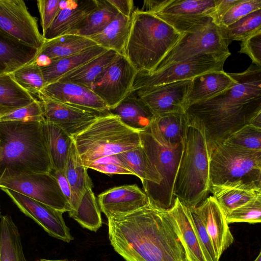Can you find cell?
Masks as SVG:
<instances>
[{
  "instance_id": "cell-1",
  "label": "cell",
  "mask_w": 261,
  "mask_h": 261,
  "mask_svg": "<svg viewBox=\"0 0 261 261\" xmlns=\"http://www.w3.org/2000/svg\"><path fill=\"white\" fill-rule=\"evenodd\" d=\"M108 220L111 244L125 261H187L166 210L149 203Z\"/></svg>"
},
{
  "instance_id": "cell-2",
  "label": "cell",
  "mask_w": 261,
  "mask_h": 261,
  "mask_svg": "<svg viewBox=\"0 0 261 261\" xmlns=\"http://www.w3.org/2000/svg\"><path fill=\"white\" fill-rule=\"evenodd\" d=\"M236 83L219 94L190 106L185 113L203 128L210 144L222 141L261 113V67L230 73Z\"/></svg>"
},
{
  "instance_id": "cell-3",
  "label": "cell",
  "mask_w": 261,
  "mask_h": 261,
  "mask_svg": "<svg viewBox=\"0 0 261 261\" xmlns=\"http://www.w3.org/2000/svg\"><path fill=\"white\" fill-rule=\"evenodd\" d=\"M42 122L0 121V177L51 171Z\"/></svg>"
},
{
  "instance_id": "cell-4",
  "label": "cell",
  "mask_w": 261,
  "mask_h": 261,
  "mask_svg": "<svg viewBox=\"0 0 261 261\" xmlns=\"http://www.w3.org/2000/svg\"><path fill=\"white\" fill-rule=\"evenodd\" d=\"M210 143L203 127L188 118L173 188L174 198L188 207L196 206L210 193Z\"/></svg>"
},
{
  "instance_id": "cell-5",
  "label": "cell",
  "mask_w": 261,
  "mask_h": 261,
  "mask_svg": "<svg viewBox=\"0 0 261 261\" xmlns=\"http://www.w3.org/2000/svg\"><path fill=\"white\" fill-rule=\"evenodd\" d=\"M183 34L154 14L136 9L124 55L138 72L151 73Z\"/></svg>"
},
{
  "instance_id": "cell-6",
  "label": "cell",
  "mask_w": 261,
  "mask_h": 261,
  "mask_svg": "<svg viewBox=\"0 0 261 261\" xmlns=\"http://www.w3.org/2000/svg\"><path fill=\"white\" fill-rule=\"evenodd\" d=\"M140 133L125 125L117 116L110 113L98 117L72 138L77 153L87 168L98 159L141 146Z\"/></svg>"
},
{
  "instance_id": "cell-7",
  "label": "cell",
  "mask_w": 261,
  "mask_h": 261,
  "mask_svg": "<svg viewBox=\"0 0 261 261\" xmlns=\"http://www.w3.org/2000/svg\"><path fill=\"white\" fill-rule=\"evenodd\" d=\"M140 134L141 144L147 158L162 179L148 197L149 203L158 208L168 210L175 199L174 185L182 156L184 140L176 145L169 144L162 137L153 120Z\"/></svg>"
},
{
  "instance_id": "cell-8",
  "label": "cell",
  "mask_w": 261,
  "mask_h": 261,
  "mask_svg": "<svg viewBox=\"0 0 261 261\" xmlns=\"http://www.w3.org/2000/svg\"><path fill=\"white\" fill-rule=\"evenodd\" d=\"M210 145L211 185L241 180L261 184V151L245 149L224 141Z\"/></svg>"
},
{
  "instance_id": "cell-9",
  "label": "cell",
  "mask_w": 261,
  "mask_h": 261,
  "mask_svg": "<svg viewBox=\"0 0 261 261\" xmlns=\"http://www.w3.org/2000/svg\"><path fill=\"white\" fill-rule=\"evenodd\" d=\"M230 43L223 27L215 23L209 17L192 31L184 34L153 72L199 55L230 56L228 47Z\"/></svg>"
},
{
  "instance_id": "cell-10",
  "label": "cell",
  "mask_w": 261,
  "mask_h": 261,
  "mask_svg": "<svg viewBox=\"0 0 261 261\" xmlns=\"http://www.w3.org/2000/svg\"><path fill=\"white\" fill-rule=\"evenodd\" d=\"M215 0H147L144 11L150 12L181 34L205 21L212 13Z\"/></svg>"
},
{
  "instance_id": "cell-11",
  "label": "cell",
  "mask_w": 261,
  "mask_h": 261,
  "mask_svg": "<svg viewBox=\"0 0 261 261\" xmlns=\"http://www.w3.org/2000/svg\"><path fill=\"white\" fill-rule=\"evenodd\" d=\"M229 55H199L150 74L137 72L130 92L165 84L191 80L202 74L223 71Z\"/></svg>"
},
{
  "instance_id": "cell-12",
  "label": "cell",
  "mask_w": 261,
  "mask_h": 261,
  "mask_svg": "<svg viewBox=\"0 0 261 261\" xmlns=\"http://www.w3.org/2000/svg\"><path fill=\"white\" fill-rule=\"evenodd\" d=\"M0 188H6L63 212L70 205L56 178L50 173L21 172L0 177Z\"/></svg>"
},
{
  "instance_id": "cell-13",
  "label": "cell",
  "mask_w": 261,
  "mask_h": 261,
  "mask_svg": "<svg viewBox=\"0 0 261 261\" xmlns=\"http://www.w3.org/2000/svg\"><path fill=\"white\" fill-rule=\"evenodd\" d=\"M0 33L39 50L44 42L38 18L31 14L22 0H0Z\"/></svg>"
},
{
  "instance_id": "cell-14",
  "label": "cell",
  "mask_w": 261,
  "mask_h": 261,
  "mask_svg": "<svg viewBox=\"0 0 261 261\" xmlns=\"http://www.w3.org/2000/svg\"><path fill=\"white\" fill-rule=\"evenodd\" d=\"M137 72L124 55H118L94 81L90 89L110 110L130 92Z\"/></svg>"
},
{
  "instance_id": "cell-15",
  "label": "cell",
  "mask_w": 261,
  "mask_h": 261,
  "mask_svg": "<svg viewBox=\"0 0 261 261\" xmlns=\"http://www.w3.org/2000/svg\"><path fill=\"white\" fill-rule=\"evenodd\" d=\"M192 79L140 89L133 92L154 117L170 113H185Z\"/></svg>"
},
{
  "instance_id": "cell-16",
  "label": "cell",
  "mask_w": 261,
  "mask_h": 261,
  "mask_svg": "<svg viewBox=\"0 0 261 261\" xmlns=\"http://www.w3.org/2000/svg\"><path fill=\"white\" fill-rule=\"evenodd\" d=\"M0 188L10 197L21 212L32 219L49 236L67 243L73 240L64 221V212L13 190Z\"/></svg>"
},
{
  "instance_id": "cell-17",
  "label": "cell",
  "mask_w": 261,
  "mask_h": 261,
  "mask_svg": "<svg viewBox=\"0 0 261 261\" xmlns=\"http://www.w3.org/2000/svg\"><path fill=\"white\" fill-rule=\"evenodd\" d=\"M37 97L42 107L44 121L58 125L72 137L87 128L99 117L51 99L42 93Z\"/></svg>"
},
{
  "instance_id": "cell-18",
  "label": "cell",
  "mask_w": 261,
  "mask_h": 261,
  "mask_svg": "<svg viewBox=\"0 0 261 261\" xmlns=\"http://www.w3.org/2000/svg\"><path fill=\"white\" fill-rule=\"evenodd\" d=\"M41 93L98 116L110 113V108L92 90L76 84L57 81L46 85Z\"/></svg>"
},
{
  "instance_id": "cell-19",
  "label": "cell",
  "mask_w": 261,
  "mask_h": 261,
  "mask_svg": "<svg viewBox=\"0 0 261 261\" xmlns=\"http://www.w3.org/2000/svg\"><path fill=\"white\" fill-rule=\"evenodd\" d=\"M205 226L220 259L222 254L233 242V237L227 222L226 216L212 196L193 207Z\"/></svg>"
},
{
  "instance_id": "cell-20",
  "label": "cell",
  "mask_w": 261,
  "mask_h": 261,
  "mask_svg": "<svg viewBox=\"0 0 261 261\" xmlns=\"http://www.w3.org/2000/svg\"><path fill=\"white\" fill-rule=\"evenodd\" d=\"M166 211L184 249L187 261H207L189 208L175 198L171 207Z\"/></svg>"
},
{
  "instance_id": "cell-21",
  "label": "cell",
  "mask_w": 261,
  "mask_h": 261,
  "mask_svg": "<svg viewBox=\"0 0 261 261\" xmlns=\"http://www.w3.org/2000/svg\"><path fill=\"white\" fill-rule=\"evenodd\" d=\"M98 201L107 218L116 214L133 212L149 203L146 194L135 184L111 188L98 195Z\"/></svg>"
},
{
  "instance_id": "cell-22",
  "label": "cell",
  "mask_w": 261,
  "mask_h": 261,
  "mask_svg": "<svg viewBox=\"0 0 261 261\" xmlns=\"http://www.w3.org/2000/svg\"><path fill=\"white\" fill-rule=\"evenodd\" d=\"M210 193L226 216L234 209L261 195V184L241 180L211 185Z\"/></svg>"
},
{
  "instance_id": "cell-23",
  "label": "cell",
  "mask_w": 261,
  "mask_h": 261,
  "mask_svg": "<svg viewBox=\"0 0 261 261\" xmlns=\"http://www.w3.org/2000/svg\"><path fill=\"white\" fill-rule=\"evenodd\" d=\"M96 7L97 0L70 1L66 7L61 8L51 25L42 34L44 40L72 34Z\"/></svg>"
},
{
  "instance_id": "cell-24",
  "label": "cell",
  "mask_w": 261,
  "mask_h": 261,
  "mask_svg": "<svg viewBox=\"0 0 261 261\" xmlns=\"http://www.w3.org/2000/svg\"><path fill=\"white\" fill-rule=\"evenodd\" d=\"M97 45L88 37L69 34L50 40H44L35 60L40 66L50 61L57 60L80 53Z\"/></svg>"
},
{
  "instance_id": "cell-25",
  "label": "cell",
  "mask_w": 261,
  "mask_h": 261,
  "mask_svg": "<svg viewBox=\"0 0 261 261\" xmlns=\"http://www.w3.org/2000/svg\"><path fill=\"white\" fill-rule=\"evenodd\" d=\"M237 82L230 73L223 71L208 72L192 79L186 100V109L191 105L216 96Z\"/></svg>"
},
{
  "instance_id": "cell-26",
  "label": "cell",
  "mask_w": 261,
  "mask_h": 261,
  "mask_svg": "<svg viewBox=\"0 0 261 261\" xmlns=\"http://www.w3.org/2000/svg\"><path fill=\"white\" fill-rule=\"evenodd\" d=\"M116 156L134 175L140 179L144 191L148 197L149 196L160 184L162 179L149 161L142 144Z\"/></svg>"
},
{
  "instance_id": "cell-27",
  "label": "cell",
  "mask_w": 261,
  "mask_h": 261,
  "mask_svg": "<svg viewBox=\"0 0 261 261\" xmlns=\"http://www.w3.org/2000/svg\"><path fill=\"white\" fill-rule=\"evenodd\" d=\"M87 169L77 153L73 140L67 156L64 170V174L72 192L70 203L71 211L69 213L76 210L85 191L89 188H92V182Z\"/></svg>"
},
{
  "instance_id": "cell-28",
  "label": "cell",
  "mask_w": 261,
  "mask_h": 261,
  "mask_svg": "<svg viewBox=\"0 0 261 261\" xmlns=\"http://www.w3.org/2000/svg\"><path fill=\"white\" fill-rule=\"evenodd\" d=\"M39 50L0 33V75L10 74L34 61Z\"/></svg>"
},
{
  "instance_id": "cell-29",
  "label": "cell",
  "mask_w": 261,
  "mask_h": 261,
  "mask_svg": "<svg viewBox=\"0 0 261 261\" xmlns=\"http://www.w3.org/2000/svg\"><path fill=\"white\" fill-rule=\"evenodd\" d=\"M108 50L96 45L80 53L50 61L41 66L45 86L59 81L66 74L74 71Z\"/></svg>"
},
{
  "instance_id": "cell-30",
  "label": "cell",
  "mask_w": 261,
  "mask_h": 261,
  "mask_svg": "<svg viewBox=\"0 0 261 261\" xmlns=\"http://www.w3.org/2000/svg\"><path fill=\"white\" fill-rule=\"evenodd\" d=\"M110 111L117 116L125 125L139 132L149 126L154 117L148 107L133 92Z\"/></svg>"
},
{
  "instance_id": "cell-31",
  "label": "cell",
  "mask_w": 261,
  "mask_h": 261,
  "mask_svg": "<svg viewBox=\"0 0 261 261\" xmlns=\"http://www.w3.org/2000/svg\"><path fill=\"white\" fill-rule=\"evenodd\" d=\"M42 130L53 170L64 172L72 137L58 125L45 121Z\"/></svg>"
},
{
  "instance_id": "cell-32",
  "label": "cell",
  "mask_w": 261,
  "mask_h": 261,
  "mask_svg": "<svg viewBox=\"0 0 261 261\" xmlns=\"http://www.w3.org/2000/svg\"><path fill=\"white\" fill-rule=\"evenodd\" d=\"M130 26L131 17L119 13L103 30L88 38L107 50H112L124 55Z\"/></svg>"
},
{
  "instance_id": "cell-33",
  "label": "cell",
  "mask_w": 261,
  "mask_h": 261,
  "mask_svg": "<svg viewBox=\"0 0 261 261\" xmlns=\"http://www.w3.org/2000/svg\"><path fill=\"white\" fill-rule=\"evenodd\" d=\"M118 55L114 50H108L58 81L72 83L90 89L94 81Z\"/></svg>"
},
{
  "instance_id": "cell-34",
  "label": "cell",
  "mask_w": 261,
  "mask_h": 261,
  "mask_svg": "<svg viewBox=\"0 0 261 261\" xmlns=\"http://www.w3.org/2000/svg\"><path fill=\"white\" fill-rule=\"evenodd\" d=\"M0 261H26L18 228L9 215L1 218Z\"/></svg>"
},
{
  "instance_id": "cell-35",
  "label": "cell",
  "mask_w": 261,
  "mask_h": 261,
  "mask_svg": "<svg viewBox=\"0 0 261 261\" xmlns=\"http://www.w3.org/2000/svg\"><path fill=\"white\" fill-rule=\"evenodd\" d=\"M37 98L22 88L10 74L0 75V112L3 115L28 106Z\"/></svg>"
},
{
  "instance_id": "cell-36",
  "label": "cell",
  "mask_w": 261,
  "mask_h": 261,
  "mask_svg": "<svg viewBox=\"0 0 261 261\" xmlns=\"http://www.w3.org/2000/svg\"><path fill=\"white\" fill-rule=\"evenodd\" d=\"M119 14L108 0H97L96 8L72 33L89 37L103 30Z\"/></svg>"
},
{
  "instance_id": "cell-37",
  "label": "cell",
  "mask_w": 261,
  "mask_h": 261,
  "mask_svg": "<svg viewBox=\"0 0 261 261\" xmlns=\"http://www.w3.org/2000/svg\"><path fill=\"white\" fill-rule=\"evenodd\" d=\"M188 118L185 113H170L154 117L153 121L166 141L171 145L183 142Z\"/></svg>"
},
{
  "instance_id": "cell-38",
  "label": "cell",
  "mask_w": 261,
  "mask_h": 261,
  "mask_svg": "<svg viewBox=\"0 0 261 261\" xmlns=\"http://www.w3.org/2000/svg\"><path fill=\"white\" fill-rule=\"evenodd\" d=\"M92 188L87 189L76 210L69 213V215L82 227L96 232L101 226L102 220L100 210Z\"/></svg>"
},
{
  "instance_id": "cell-39",
  "label": "cell",
  "mask_w": 261,
  "mask_h": 261,
  "mask_svg": "<svg viewBox=\"0 0 261 261\" xmlns=\"http://www.w3.org/2000/svg\"><path fill=\"white\" fill-rule=\"evenodd\" d=\"M10 75L22 88L36 97L45 87L41 66L35 60L21 66Z\"/></svg>"
},
{
  "instance_id": "cell-40",
  "label": "cell",
  "mask_w": 261,
  "mask_h": 261,
  "mask_svg": "<svg viewBox=\"0 0 261 261\" xmlns=\"http://www.w3.org/2000/svg\"><path fill=\"white\" fill-rule=\"evenodd\" d=\"M227 39L242 41L261 31V9L253 12L233 23L223 27Z\"/></svg>"
},
{
  "instance_id": "cell-41",
  "label": "cell",
  "mask_w": 261,
  "mask_h": 261,
  "mask_svg": "<svg viewBox=\"0 0 261 261\" xmlns=\"http://www.w3.org/2000/svg\"><path fill=\"white\" fill-rule=\"evenodd\" d=\"M222 141L245 149L261 151V128L246 124Z\"/></svg>"
},
{
  "instance_id": "cell-42",
  "label": "cell",
  "mask_w": 261,
  "mask_h": 261,
  "mask_svg": "<svg viewBox=\"0 0 261 261\" xmlns=\"http://www.w3.org/2000/svg\"><path fill=\"white\" fill-rule=\"evenodd\" d=\"M228 224L247 222L250 224L261 221V195L234 209L226 217Z\"/></svg>"
},
{
  "instance_id": "cell-43",
  "label": "cell",
  "mask_w": 261,
  "mask_h": 261,
  "mask_svg": "<svg viewBox=\"0 0 261 261\" xmlns=\"http://www.w3.org/2000/svg\"><path fill=\"white\" fill-rule=\"evenodd\" d=\"M42 122L44 121L40 101L37 98L30 105L4 114L0 116V121Z\"/></svg>"
},
{
  "instance_id": "cell-44",
  "label": "cell",
  "mask_w": 261,
  "mask_h": 261,
  "mask_svg": "<svg viewBox=\"0 0 261 261\" xmlns=\"http://www.w3.org/2000/svg\"><path fill=\"white\" fill-rule=\"evenodd\" d=\"M259 9H261V0H239L223 17L219 25L226 27Z\"/></svg>"
},
{
  "instance_id": "cell-45",
  "label": "cell",
  "mask_w": 261,
  "mask_h": 261,
  "mask_svg": "<svg viewBox=\"0 0 261 261\" xmlns=\"http://www.w3.org/2000/svg\"><path fill=\"white\" fill-rule=\"evenodd\" d=\"M189 208L207 261H219V259L217 257L211 239L202 221L195 212L193 207Z\"/></svg>"
},
{
  "instance_id": "cell-46",
  "label": "cell",
  "mask_w": 261,
  "mask_h": 261,
  "mask_svg": "<svg viewBox=\"0 0 261 261\" xmlns=\"http://www.w3.org/2000/svg\"><path fill=\"white\" fill-rule=\"evenodd\" d=\"M87 169H92L106 174H128L133 173L125 168L115 155L106 156L91 163Z\"/></svg>"
},
{
  "instance_id": "cell-47",
  "label": "cell",
  "mask_w": 261,
  "mask_h": 261,
  "mask_svg": "<svg viewBox=\"0 0 261 261\" xmlns=\"http://www.w3.org/2000/svg\"><path fill=\"white\" fill-rule=\"evenodd\" d=\"M60 2V0L37 1L42 34L48 30L59 12L61 9Z\"/></svg>"
},
{
  "instance_id": "cell-48",
  "label": "cell",
  "mask_w": 261,
  "mask_h": 261,
  "mask_svg": "<svg viewBox=\"0 0 261 261\" xmlns=\"http://www.w3.org/2000/svg\"><path fill=\"white\" fill-rule=\"evenodd\" d=\"M239 53L248 56L252 63L261 67V31L241 41Z\"/></svg>"
},
{
  "instance_id": "cell-49",
  "label": "cell",
  "mask_w": 261,
  "mask_h": 261,
  "mask_svg": "<svg viewBox=\"0 0 261 261\" xmlns=\"http://www.w3.org/2000/svg\"><path fill=\"white\" fill-rule=\"evenodd\" d=\"M239 1L215 0L214 10L210 15V17L215 23L219 25L223 17Z\"/></svg>"
},
{
  "instance_id": "cell-50",
  "label": "cell",
  "mask_w": 261,
  "mask_h": 261,
  "mask_svg": "<svg viewBox=\"0 0 261 261\" xmlns=\"http://www.w3.org/2000/svg\"><path fill=\"white\" fill-rule=\"evenodd\" d=\"M50 173L52 174L57 179L63 194L65 197L70 205L72 198V192L69 183L64 172L52 170Z\"/></svg>"
},
{
  "instance_id": "cell-51",
  "label": "cell",
  "mask_w": 261,
  "mask_h": 261,
  "mask_svg": "<svg viewBox=\"0 0 261 261\" xmlns=\"http://www.w3.org/2000/svg\"><path fill=\"white\" fill-rule=\"evenodd\" d=\"M119 13L131 17L134 12V1L132 0H108Z\"/></svg>"
},
{
  "instance_id": "cell-52",
  "label": "cell",
  "mask_w": 261,
  "mask_h": 261,
  "mask_svg": "<svg viewBox=\"0 0 261 261\" xmlns=\"http://www.w3.org/2000/svg\"><path fill=\"white\" fill-rule=\"evenodd\" d=\"M36 261H75V260H66V259L50 260V259L42 258V259L37 260Z\"/></svg>"
},
{
  "instance_id": "cell-53",
  "label": "cell",
  "mask_w": 261,
  "mask_h": 261,
  "mask_svg": "<svg viewBox=\"0 0 261 261\" xmlns=\"http://www.w3.org/2000/svg\"><path fill=\"white\" fill-rule=\"evenodd\" d=\"M254 261H261V252H260L257 257Z\"/></svg>"
},
{
  "instance_id": "cell-54",
  "label": "cell",
  "mask_w": 261,
  "mask_h": 261,
  "mask_svg": "<svg viewBox=\"0 0 261 261\" xmlns=\"http://www.w3.org/2000/svg\"><path fill=\"white\" fill-rule=\"evenodd\" d=\"M2 215H1V206H0V218H1L2 217Z\"/></svg>"
},
{
  "instance_id": "cell-55",
  "label": "cell",
  "mask_w": 261,
  "mask_h": 261,
  "mask_svg": "<svg viewBox=\"0 0 261 261\" xmlns=\"http://www.w3.org/2000/svg\"><path fill=\"white\" fill-rule=\"evenodd\" d=\"M2 115H3V114L0 112V116H2Z\"/></svg>"
}]
</instances>
